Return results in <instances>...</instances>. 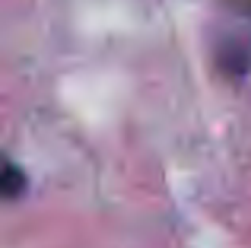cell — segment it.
<instances>
[{
    "mask_svg": "<svg viewBox=\"0 0 251 248\" xmlns=\"http://www.w3.org/2000/svg\"><path fill=\"white\" fill-rule=\"evenodd\" d=\"M25 188V175L19 172V166L13 159H6L3 166V181H0V191H3V198H19V191Z\"/></svg>",
    "mask_w": 251,
    "mask_h": 248,
    "instance_id": "obj_2",
    "label": "cell"
},
{
    "mask_svg": "<svg viewBox=\"0 0 251 248\" xmlns=\"http://www.w3.org/2000/svg\"><path fill=\"white\" fill-rule=\"evenodd\" d=\"M235 19H239V29H226V35L216 45V54H220V64L229 70V74L242 76L251 67V0L242 6H235Z\"/></svg>",
    "mask_w": 251,
    "mask_h": 248,
    "instance_id": "obj_1",
    "label": "cell"
}]
</instances>
